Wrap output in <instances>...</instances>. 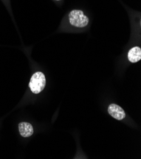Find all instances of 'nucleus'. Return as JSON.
Returning <instances> with one entry per match:
<instances>
[{
	"instance_id": "1",
	"label": "nucleus",
	"mask_w": 141,
	"mask_h": 159,
	"mask_svg": "<svg viewBox=\"0 0 141 159\" xmlns=\"http://www.w3.org/2000/svg\"><path fill=\"white\" fill-rule=\"evenodd\" d=\"M46 83L44 74L41 72H37L31 77L29 83V88L33 93L38 94L44 89Z\"/></svg>"
},
{
	"instance_id": "2",
	"label": "nucleus",
	"mask_w": 141,
	"mask_h": 159,
	"mask_svg": "<svg viewBox=\"0 0 141 159\" xmlns=\"http://www.w3.org/2000/svg\"><path fill=\"white\" fill-rule=\"evenodd\" d=\"M70 23L77 27H84L89 24V18L86 16L81 10H74L70 12Z\"/></svg>"
},
{
	"instance_id": "3",
	"label": "nucleus",
	"mask_w": 141,
	"mask_h": 159,
	"mask_svg": "<svg viewBox=\"0 0 141 159\" xmlns=\"http://www.w3.org/2000/svg\"><path fill=\"white\" fill-rule=\"evenodd\" d=\"M108 111L109 115L118 120L123 119L126 116L124 110L121 107L115 103H112L109 105Z\"/></svg>"
},
{
	"instance_id": "4",
	"label": "nucleus",
	"mask_w": 141,
	"mask_h": 159,
	"mask_svg": "<svg viewBox=\"0 0 141 159\" xmlns=\"http://www.w3.org/2000/svg\"><path fill=\"white\" fill-rule=\"evenodd\" d=\"M19 129L20 135L24 138L30 137L34 133V129L33 125L30 123L25 122L19 123Z\"/></svg>"
},
{
	"instance_id": "5",
	"label": "nucleus",
	"mask_w": 141,
	"mask_h": 159,
	"mask_svg": "<svg viewBox=\"0 0 141 159\" xmlns=\"http://www.w3.org/2000/svg\"><path fill=\"white\" fill-rule=\"evenodd\" d=\"M128 58L132 63H136L141 59V49L138 46L132 48L129 52Z\"/></svg>"
},
{
	"instance_id": "6",
	"label": "nucleus",
	"mask_w": 141,
	"mask_h": 159,
	"mask_svg": "<svg viewBox=\"0 0 141 159\" xmlns=\"http://www.w3.org/2000/svg\"></svg>"
}]
</instances>
